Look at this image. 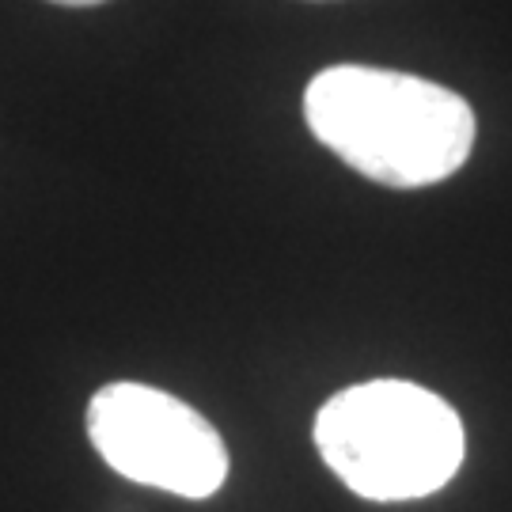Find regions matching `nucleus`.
<instances>
[{"label":"nucleus","mask_w":512,"mask_h":512,"mask_svg":"<svg viewBox=\"0 0 512 512\" xmlns=\"http://www.w3.org/2000/svg\"><path fill=\"white\" fill-rule=\"evenodd\" d=\"M315 448L368 501L437 494L463 463V425L440 395L406 380L346 387L315 414Z\"/></svg>","instance_id":"obj_2"},{"label":"nucleus","mask_w":512,"mask_h":512,"mask_svg":"<svg viewBox=\"0 0 512 512\" xmlns=\"http://www.w3.org/2000/svg\"><path fill=\"white\" fill-rule=\"evenodd\" d=\"M304 118L353 171L399 190L456 175L475 148V110L463 95L395 69L319 73L304 92Z\"/></svg>","instance_id":"obj_1"},{"label":"nucleus","mask_w":512,"mask_h":512,"mask_svg":"<svg viewBox=\"0 0 512 512\" xmlns=\"http://www.w3.org/2000/svg\"><path fill=\"white\" fill-rule=\"evenodd\" d=\"M95 452L129 482L202 501L228 478V448L209 421L148 384H107L88 403Z\"/></svg>","instance_id":"obj_3"},{"label":"nucleus","mask_w":512,"mask_h":512,"mask_svg":"<svg viewBox=\"0 0 512 512\" xmlns=\"http://www.w3.org/2000/svg\"><path fill=\"white\" fill-rule=\"evenodd\" d=\"M54 4H69V8H88V4H103V0H54Z\"/></svg>","instance_id":"obj_4"}]
</instances>
